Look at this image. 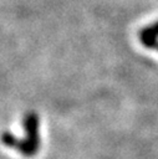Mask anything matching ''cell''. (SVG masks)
<instances>
[{"label":"cell","instance_id":"cell-1","mask_svg":"<svg viewBox=\"0 0 158 159\" xmlns=\"http://www.w3.org/2000/svg\"><path fill=\"white\" fill-rule=\"evenodd\" d=\"M24 129H25V138L19 139L16 144V149L26 157H32L37 153L39 147H40L39 117L35 112H29L25 116Z\"/></svg>","mask_w":158,"mask_h":159},{"label":"cell","instance_id":"cell-2","mask_svg":"<svg viewBox=\"0 0 158 159\" xmlns=\"http://www.w3.org/2000/svg\"><path fill=\"white\" fill-rule=\"evenodd\" d=\"M139 40L148 48H152V47H157L158 46V37L156 35H153L147 26L143 27L139 31Z\"/></svg>","mask_w":158,"mask_h":159},{"label":"cell","instance_id":"cell-3","mask_svg":"<svg viewBox=\"0 0 158 159\" xmlns=\"http://www.w3.org/2000/svg\"><path fill=\"white\" fill-rule=\"evenodd\" d=\"M2 142H4V144H6L7 147H15V148H16V144H17L19 139H17L12 133H10V132H4V134H2Z\"/></svg>","mask_w":158,"mask_h":159},{"label":"cell","instance_id":"cell-4","mask_svg":"<svg viewBox=\"0 0 158 159\" xmlns=\"http://www.w3.org/2000/svg\"><path fill=\"white\" fill-rule=\"evenodd\" d=\"M148 29H149V31L153 34V35H156L157 37H158V21L157 22H154L153 25H151V26H147Z\"/></svg>","mask_w":158,"mask_h":159},{"label":"cell","instance_id":"cell-5","mask_svg":"<svg viewBox=\"0 0 158 159\" xmlns=\"http://www.w3.org/2000/svg\"><path fill=\"white\" fill-rule=\"evenodd\" d=\"M157 48H158V46H157Z\"/></svg>","mask_w":158,"mask_h":159}]
</instances>
